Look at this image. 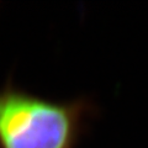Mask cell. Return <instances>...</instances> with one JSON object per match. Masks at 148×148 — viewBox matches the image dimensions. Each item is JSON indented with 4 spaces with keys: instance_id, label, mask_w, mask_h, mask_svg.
Returning <instances> with one entry per match:
<instances>
[{
    "instance_id": "cell-1",
    "label": "cell",
    "mask_w": 148,
    "mask_h": 148,
    "mask_svg": "<svg viewBox=\"0 0 148 148\" xmlns=\"http://www.w3.org/2000/svg\"><path fill=\"white\" fill-rule=\"evenodd\" d=\"M78 110L15 90L0 92V148H72Z\"/></svg>"
}]
</instances>
